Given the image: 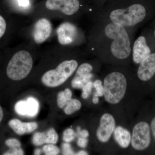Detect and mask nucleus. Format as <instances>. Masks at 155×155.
I'll list each match as a JSON object with an SVG mask.
<instances>
[{
  "mask_svg": "<svg viewBox=\"0 0 155 155\" xmlns=\"http://www.w3.org/2000/svg\"><path fill=\"white\" fill-rule=\"evenodd\" d=\"M104 32L106 36L112 40L110 50L115 58L124 60L130 56V39L125 27L111 22L106 25Z\"/></svg>",
  "mask_w": 155,
  "mask_h": 155,
  "instance_id": "obj_1",
  "label": "nucleus"
},
{
  "mask_svg": "<svg viewBox=\"0 0 155 155\" xmlns=\"http://www.w3.org/2000/svg\"><path fill=\"white\" fill-rule=\"evenodd\" d=\"M144 6L139 4L131 5L126 8L114 10L109 15L112 22L118 23L123 27H131L143 21L146 16Z\"/></svg>",
  "mask_w": 155,
  "mask_h": 155,
  "instance_id": "obj_2",
  "label": "nucleus"
},
{
  "mask_svg": "<svg viewBox=\"0 0 155 155\" xmlns=\"http://www.w3.org/2000/svg\"><path fill=\"white\" fill-rule=\"evenodd\" d=\"M104 96L107 102L116 104L125 96L127 88L126 78L119 72H111L105 78Z\"/></svg>",
  "mask_w": 155,
  "mask_h": 155,
  "instance_id": "obj_3",
  "label": "nucleus"
},
{
  "mask_svg": "<svg viewBox=\"0 0 155 155\" xmlns=\"http://www.w3.org/2000/svg\"><path fill=\"white\" fill-rule=\"evenodd\" d=\"M33 66L32 57L28 52L21 51L13 56L8 64L7 74L12 80H22L27 77Z\"/></svg>",
  "mask_w": 155,
  "mask_h": 155,
  "instance_id": "obj_4",
  "label": "nucleus"
},
{
  "mask_svg": "<svg viewBox=\"0 0 155 155\" xmlns=\"http://www.w3.org/2000/svg\"><path fill=\"white\" fill-rule=\"evenodd\" d=\"M78 64L75 60L66 61L56 69L49 70L41 78V81L48 87H56L64 84L77 69Z\"/></svg>",
  "mask_w": 155,
  "mask_h": 155,
  "instance_id": "obj_5",
  "label": "nucleus"
},
{
  "mask_svg": "<svg viewBox=\"0 0 155 155\" xmlns=\"http://www.w3.org/2000/svg\"><path fill=\"white\" fill-rule=\"evenodd\" d=\"M150 131L149 125L146 122L137 123L134 127L131 138V145L137 150H143L149 146Z\"/></svg>",
  "mask_w": 155,
  "mask_h": 155,
  "instance_id": "obj_6",
  "label": "nucleus"
},
{
  "mask_svg": "<svg viewBox=\"0 0 155 155\" xmlns=\"http://www.w3.org/2000/svg\"><path fill=\"white\" fill-rule=\"evenodd\" d=\"M116 122L111 114H105L101 117L99 127L97 129L96 135L98 140L102 143H106L110 140L114 132Z\"/></svg>",
  "mask_w": 155,
  "mask_h": 155,
  "instance_id": "obj_7",
  "label": "nucleus"
},
{
  "mask_svg": "<svg viewBox=\"0 0 155 155\" xmlns=\"http://www.w3.org/2000/svg\"><path fill=\"white\" fill-rule=\"evenodd\" d=\"M46 7L49 10H59L67 15L75 14L79 10V0H47Z\"/></svg>",
  "mask_w": 155,
  "mask_h": 155,
  "instance_id": "obj_8",
  "label": "nucleus"
},
{
  "mask_svg": "<svg viewBox=\"0 0 155 155\" xmlns=\"http://www.w3.org/2000/svg\"><path fill=\"white\" fill-rule=\"evenodd\" d=\"M92 70V66L88 63H84L81 65L77 69L76 75L71 82L72 87L77 89L83 88L92 78L93 75L91 73Z\"/></svg>",
  "mask_w": 155,
  "mask_h": 155,
  "instance_id": "obj_9",
  "label": "nucleus"
},
{
  "mask_svg": "<svg viewBox=\"0 0 155 155\" xmlns=\"http://www.w3.org/2000/svg\"><path fill=\"white\" fill-rule=\"evenodd\" d=\"M39 103L32 97H29L25 101H20L16 103L15 110L20 116L34 117L38 113Z\"/></svg>",
  "mask_w": 155,
  "mask_h": 155,
  "instance_id": "obj_10",
  "label": "nucleus"
},
{
  "mask_svg": "<svg viewBox=\"0 0 155 155\" xmlns=\"http://www.w3.org/2000/svg\"><path fill=\"white\" fill-rule=\"evenodd\" d=\"M155 74V53H152L140 64L137 75L140 80L147 81L151 79Z\"/></svg>",
  "mask_w": 155,
  "mask_h": 155,
  "instance_id": "obj_11",
  "label": "nucleus"
},
{
  "mask_svg": "<svg viewBox=\"0 0 155 155\" xmlns=\"http://www.w3.org/2000/svg\"><path fill=\"white\" fill-rule=\"evenodd\" d=\"M77 34V28L70 22H64L57 29L58 41L62 45L72 43L75 40Z\"/></svg>",
  "mask_w": 155,
  "mask_h": 155,
  "instance_id": "obj_12",
  "label": "nucleus"
},
{
  "mask_svg": "<svg viewBox=\"0 0 155 155\" xmlns=\"http://www.w3.org/2000/svg\"><path fill=\"white\" fill-rule=\"evenodd\" d=\"M52 26L51 22L45 18L40 19L35 25L33 34L35 43L41 44L45 41L51 33Z\"/></svg>",
  "mask_w": 155,
  "mask_h": 155,
  "instance_id": "obj_13",
  "label": "nucleus"
},
{
  "mask_svg": "<svg viewBox=\"0 0 155 155\" xmlns=\"http://www.w3.org/2000/svg\"><path fill=\"white\" fill-rule=\"evenodd\" d=\"M151 54V51L147 44L146 38L143 36L139 37L134 44L132 56L134 63L140 64Z\"/></svg>",
  "mask_w": 155,
  "mask_h": 155,
  "instance_id": "obj_14",
  "label": "nucleus"
},
{
  "mask_svg": "<svg viewBox=\"0 0 155 155\" xmlns=\"http://www.w3.org/2000/svg\"><path fill=\"white\" fill-rule=\"evenodd\" d=\"M9 125L15 133L19 135L31 133L38 127V124L36 122H23L18 119L10 120Z\"/></svg>",
  "mask_w": 155,
  "mask_h": 155,
  "instance_id": "obj_15",
  "label": "nucleus"
},
{
  "mask_svg": "<svg viewBox=\"0 0 155 155\" xmlns=\"http://www.w3.org/2000/svg\"><path fill=\"white\" fill-rule=\"evenodd\" d=\"M114 138L118 144L123 148L129 146L131 141V135L128 130L121 126H118L114 130Z\"/></svg>",
  "mask_w": 155,
  "mask_h": 155,
  "instance_id": "obj_16",
  "label": "nucleus"
},
{
  "mask_svg": "<svg viewBox=\"0 0 155 155\" xmlns=\"http://www.w3.org/2000/svg\"><path fill=\"white\" fill-rule=\"evenodd\" d=\"M72 92L69 88H66L64 91L59 93L58 95L57 103L60 108L65 107L67 103L72 99Z\"/></svg>",
  "mask_w": 155,
  "mask_h": 155,
  "instance_id": "obj_17",
  "label": "nucleus"
},
{
  "mask_svg": "<svg viewBox=\"0 0 155 155\" xmlns=\"http://www.w3.org/2000/svg\"><path fill=\"white\" fill-rule=\"evenodd\" d=\"M81 107V104L80 101L75 99H71L65 106L64 112L67 115H71L79 110Z\"/></svg>",
  "mask_w": 155,
  "mask_h": 155,
  "instance_id": "obj_18",
  "label": "nucleus"
},
{
  "mask_svg": "<svg viewBox=\"0 0 155 155\" xmlns=\"http://www.w3.org/2000/svg\"><path fill=\"white\" fill-rule=\"evenodd\" d=\"M46 133L36 132L34 134L32 138V143L36 146H39L46 143Z\"/></svg>",
  "mask_w": 155,
  "mask_h": 155,
  "instance_id": "obj_19",
  "label": "nucleus"
},
{
  "mask_svg": "<svg viewBox=\"0 0 155 155\" xmlns=\"http://www.w3.org/2000/svg\"><path fill=\"white\" fill-rule=\"evenodd\" d=\"M46 143L55 144L57 143L58 140V135L54 128H50L46 132Z\"/></svg>",
  "mask_w": 155,
  "mask_h": 155,
  "instance_id": "obj_20",
  "label": "nucleus"
},
{
  "mask_svg": "<svg viewBox=\"0 0 155 155\" xmlns=\"http://www.w3.org/2000/svg\"><path fill=\"white\" fill-rule=\"evenodd\" d=\"M43 150L46 155H57L60 152L59 149L54 144L46 145L43 148Z\"/></svg>",
  "mask_w": 155,
  "mask_h": 155,
  "instance_id": "obj_21",
  "label": "nucleus"
},
{
  "mask_svg": "<svg viewBox=\"0 0 155 155\" xmlns=\"http://www.w3.org/2000/svg\"><path fill=\"white\" fill-rule=\"evenodd\" d=\"M75 136L76 134L73 129L68 128L64 131L63 134V140L66 142H70L74 140Z\"/></svg>",
  "mask_w": 155,
  "mask_h": 155,
  "instance_id": "obj_22",
  "label": "nucleus"
},
{
  "mask_svg": "<svg viewBox=\"0 0 155 155\" xmlns=\"http://www.w3.org/2000/svg\"><path fill=\"white\" fill-rule=\"evenodd\" d=\"M93 87L95 88V95L98 97H102L104 95V87L102 82L100 80H97L93 83Z\"/></svg>",
  "mask_w": 155,
  "mask_h": 155,
  "instance_id": "obj_23",
  "label": "nucleus"
},
{
  "mask_svg": "<svg viewBox=\"0 0 155 155\" xmlns=\"http://www.w3.org/2000/svg\"><path fill=\"white\" fill-rule=\"evenodd\" d=\"M93 87V83L91 81L84 85L82 88L83 93L81 96L82 98L84 99H87L88 97L89 96L91 93Z\"/></svg>",
  "mask_w": 155,
  "mask_h": 155,
  "instance_id": "obj_24",
  "label": "nucleus"
},
{
  "mask_svg": "<svg viewBox=\"0 0 155 155\" xmlns=\"http://www.w3.org/2000/svg\"><path fill=\"white\" fill-rule=\"evenodd\" d=\"M5 144L10 148L20 147L21 146L20 142L17 139L15 138H11L5 141Z\"/></svg>",
  "mask_w": 155,
  "mask_h": 155,
  "instance_id": "obj_25",
  "label": "nucleus"
},
{
  "mask_svg": "<svg viewBox=\"0 0 155 155\" xmlns=\"http://www.w3.org/2000/svg\"><path fill=\"white\" fill-rule=\"evenodd\" d=\"M23 150L20 147L10 148L8 150L4 153V155H24Z\"/></svg>",
  "mask_w": 155,
  "mask_h": 155,
  "instance_id": "obj_26",
  "label": "nucleus"
},
{
  "mask_svg": "<svg viewBox=\"0 0 155 155\" xmlns=\"http://www.w3.org/2000/svg\"><path fill=\"white\" fill-rule=\"evenodd\" d=\"M62 152H63V155L75 154V153L72 150L71 145L67 142L62 144Z\"/></svg>",
  "mask_w": 155,
  "mask_h": 155,
  "instance_id": "obj_27",
  "label": "nucleus"
},
{
  "mask_svg": "<svg viewBox=\"0 0 155 155\" xmlns=\"http://www.w3.org/2000/svg\"><path fill=\"white\" fill-rule=\"evenodd\" d=\"M6 29V23L5 19L0 15V38L4 35Z\"/></svg>",
  "mask_w": 155,
  "mask_h": 155,
  "instance_id": "obj_28",
  "label": "nucleus"
},
{
  "mask_svg": "<svg viewBox=\"0 0 155 155\" xmlns=\"http://www.w3.org/2000/svg\"><path fill=\"white\" fill-rule=\"evenodd\" d=\"M87 143H88V140L85 137H81L78 139V140L77 141V144L79 147L81 148L86 147L87 146Z\"/></svg>",
  "mask_w": 155,
  "mask_h": 155,
  "instance_id": "obj_29",
  "label": "nucleus"
},
{
  "mask_svg": "<svg viewBox=\"0 0 155 155\" xmlns=\"http://www.w3.org/2000/svg\"><path fill=\"white\" fill-rule=\"evenodd\" d=\"M77 131L79 135L81 137H88L89 136V132L87 130H81L80 127H77Z\"/></svg>",
  "mask_w": 155,
  "mask_h": 155,
  "instance_id": "obj_30",
  "label": "nucleus"
},
{
  "mask_svg": "<svg viewBox=\"0 0 155 155\" xmlns=\"http://www.w3.org/2000/svg\"><path fill=\"white\" fill-rule=\"evenodd\" d=\"M19 6L22 7H27L29 5V0H17Z\"/></svg>",
  "mask_w": 155,
  "mask_h": 155,
  "instance_id": "obj_31",
  "label": "nucleus"
},
{
  "mask_svg": "<svg viewBox=\"0 0 155 155\" xmlns=\"http://www.w3.org/2000/svg\"><path fill=\"white\" fill-rule=\"evenodd\" d=\"M151 127L154 137L155 139V117L153 118L151 123Z\"/></svg>",
  "mask_w": 155,
  "mask_h": 155,
  "instance_id": "obj_32",
  "label": "nucleus"
},
{
  "mask_svg": "<svg viewBox=\"0 0 155 155\" xmlns=\"http://www.w3.org/2000/svg\"><path fill=\"white\" fill-rule=\"evenodd\" d=\"M99 100L98 97L94 94L93 98V103L94 104H98L99 102Z\"/></svg>",
  "mask_w": 155,
  "mask_h": 155,
  "instance_id": "obj_33",
  "label": "nucleus"
},
{
  "mask_svg": "<svg viewBox=\"0 0 155 155\" xmlns=\"http://www.w3.org/2000/svg\"><path fill=\"white\" fill-rule=\"evenodd\" d=\"M3 116H4V114H3V111L2 107L0 106V122L2 120L3 118Z\"/></svg>",
  "mask_w": 155,
  "mask_h": 155,
  "instance_id": "obj_34",
  "label": "nucleus"
},
{
  "mask_svg": "<svg viewBox=\"0 0 155 155\" xmlns=\"http://www.w3.org/2000/svg\"><path fill=\"white\" fill-rule=\"evenodd\" d=\"M76 154L79 155H87L88 154H87V153L86 152L84 151L81 150L80 151L78 152Z\"/></svg>",
  "mask_w": 155,
  "mask_h": 155,
  "instance_id": "obj_35",
  "label": "nucleus"
},
{
  "mask_svg": "<svg viewBox=\"0 0 155 155\" xmlns=\"http://www.w3.org/2000/svg\"><path fill=\"white\" fill-rule=\"evenodd\" d=\"M41 153V150L39 149H37L35 150L34 152V154L36 155H40Z\"/></svg>",
  "mask_w": 155,
  "mask_h": 155,
  "instance_id": "obj_36",
  "label": "nucleus"
},
{
  "mask_svg": "<svg viewBox=\"0 0 155 155\" xmlns=\"http://www.w3.org/2000/svg\"><path fill=\"white\" fill-rule=\"evenodd\" d=\"M154 33H155V31Z\"/></svg>",
  "mask_w": 155,
  "mask_h": 155,
  "instance_id": "obj_37",
  "label": "nucleus"
}]
</instances>
